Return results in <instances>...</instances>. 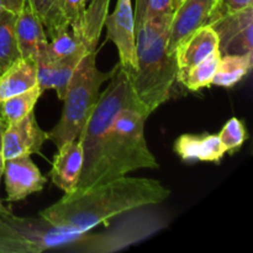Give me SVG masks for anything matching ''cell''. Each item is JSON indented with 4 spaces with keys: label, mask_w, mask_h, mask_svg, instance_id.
Instances as JSON below:
<instances>
[{
    "label": "cell",
    "mask_w": 253,
    "mask_h": 253,
    "mask_svg": "<svg viewBox=\"0 0 253 253\" xmlns=\"http://www.w3.org/2000/svg\"><path fill=\"white\" fill-rule=\"evenodd\" d=\"M169 195L170 190L160 180L123 175L64 193L58 202L40 211V216L56 226L85 234L132 210L161 204Z\"/></svg>",
    "instance_id": "6da1fadb"
},
{
    "label": "cell",
    "mask_w": 253,
    "mask_h": 253,
    "mask_svg": "<svg viewBox=\"0 0 253 253\" xmlns=\"http://www.w3.org/2000/svg\"><path fill=\"white\" fill-rule=\"evenodd\" d=\"M172 16L173 14L146 20L136 32L137 68L127 77L148 115L169 100L178 82L175 56L167 51Z\"/></svg>",
    "instance_id": "7a4b0ae2"
},
{
    "label": "cell",
    "mask_w": 253,
    "mask_h": 253,
    "mask_svg": "<svg viewBox=\"0 0 253 253\" xmlns=\"http://www.w3.org/2000/svg\"><path fill=\"white\" fill-rule=\"evenodd\" d=\"M123 109H133L148 118V113L131 88L128 77L119 66L108 88L100 93L98 103L84 125L78 141L83 148V169L77 188L94 185L103 161L104 145L108 131Z\"/></svg>",
    "instance_id": "3957f363"
},
{
    "label": "cell",
    "mask_w": 253,
    "mask_h": 253,
    "mask_svg": "<svg viewBox=\"0 0 253 253\" xmlns=\"http://www.w3.org/2000/svg\"><path fill=\"white\" fill-rule=\"evenodd\" d=\"M146 116L133 109H123L108 131L103 161L94 185L123 177L143 168H158L145 137ZM91 187V185H90Z\"/></svg>",
    "instance_id": "277c9868"
},
{
    "label": "cell",
    "mask_w": 253,
    "mask_h": 253,
    "mask_svg": "<svg viewBox=\"0 0 253 253\" xmlns=\"http://www.w3.org/2000/svg\"><path fill=\"white\" fill-rule=\"evenodd\" d=\"M103 72L96 66V52L88 53L82 58L72 76L63 101V110L57 125L47 132L48 140L57 148L64 143L78 140L84 125L100 98V88L118 71Z\"/></svg>",
    "instance_id": "5b68a950"
},
{
    "label": "cell",
    "mask_w": 253,
    "mask_h": 253,
    "mask_svg": "<svg viewBox=\"0 0 253 253\" xmlns=\"http://www.w3.org/2000/svg\"><path fill=\"white\" fill-rule=\"evenodd\" d=\"M123 222L108 227L106 231L93 234L85 232L74 244L67 249L84 252H114L120 251L132 244L142 241L167 225V220L160 212L148 211L147 208L132 210Z\"/></svg>",
    "instance_id": "8992f818"
},
{
    "label": "cell",
    "mask_w": 253,
    "mask_h": 253,
    "mask_svg": "<svg viewBox=\"0 0 253 253\" xmlns=\"http://www.w3.org/2000/svg\"><path fill=\"white\" fill-rule=\"evenodd\" d=\"M12 230L31 246L34 253L64 249L78 241L84 234L59 227L41 217H20L11 214L5 216Z\"/></svg>",
    "instance_id": "52a82bcc"
},
{
    "label": "cell",
    "mask_w": 253,
    "mask_h": 253,
    "mask_svg": "<svg viewBox=\"0 0 253 253\" xmlns=\"http://www.w3.org/2000/svg\"><path fill=\"white\" fill-rule=\"evenodd\" d=\"M104 27L106 29V40L118 48L119 66L127 76H131L137 68L132 0H118L115 10L106 16Z\"/></svg>",
    "instance_id": "ba28073f"
},
{
    "label": "cell",
    "mask_w": 253,
    "mask_h": 253,
    "mask_svg": "<svg viewBox=\"0 0 253 253\" xmlns=\"http://www.w3.org/2000/svg\"><path fill=\"white\" fill-rule=\"evenodd\" d=\"M208 25L217 36L220 56L253 53V6L219 15Z\"/></svg>",
    "instance_id": "9c48e42d"
},
{
    "label": "cell",
    "mask_w": 253,
    "mask_h": 253,
    "mask_svg": "<svg viewBox=\"0 0 253 253\" xmlns=\"http://www.w3.org/2000/svg\"><path fill=\"white\" fill-rule=\"evenodd\" d=\"M217 4L219 0H183L170 20L167 51L174 54L180 42L198 29L209 24Z\"/></svg>",
    "instance_id": "30bf717a"
},
{
    "label": "cell",
    "mask_w": 253,
    "mask_h": 253,
    "mask_svg": "<svg viewBox=\"0 0 253 253\" xmlns=\"http://www.w3.org/2000/svg\"><path fill=\"white\" fill-rule=\"evenodd\" d=\"M2 175L7 202H19L43 189L47 178L42 175L29 155L4 161Z\"/></svg>",
    "instance_id": "8fae6325"
},
{
    "label": "cell",
    "mask_w": 253,
    "mask_h": 253,
    "mask_svg": "<svg viewBox=\"0 0 253 253\" xmlns=\"http://www.w3.org/2000/svg\"><path fill=\"white\" fill-rule=\"evenodd\" d=\"M48 140L46 131L39 126L34 111L21 120L7 125L2 137L1 158L4 161L25 155L41 153L44 141Z\"/></svg>",
    "instance_id": "7c38bea8"
},
{
    "label": "cell",
    "mask_w": 253,
    "mask_h": 253,
    "mask_svg": "<svg viewBox=\"0 0 253 253\" xmlns=\"http://www.w3.org/2000/svg\"><path fill=\"white\" fill-rule=\"evenodd\" d=\"M109 4L110 0H89L85 10L69 25L72 35L85 54L96 52Z\"/></svg>",
    "instance_id": "4fadbf2b"
},
{
    "label": "cell",
    "mask_w": 253,
    "mask_h": 253,
    "mask_svg": "<svg viewBox=\"0 0 253 253\" xmlns=\"http://www.w3.org/2000/svg\"><path fill=\"white\" fill-rule=\"evenodd\" d=\"M83 148L78 140L64 143L57 148L49 175L52 183L63 190L64 193H72L78 187L83 169Z\"/></svg>",
    "instance_id": "5bb4252c"
},
{
    "label": "cell",
    "mask_w": 253,
    "mask_h": 253,
    "mask_svg": "<svg viewBox=\"0 0 253 253\" xmlns=\"http://www.w3.org/2000/svg\"><path fill=\"white\" fill-rule=\"evenodd\" d=\"M17 47L21 58L35 59L46 49L48 43L44 27L30 2L25 0L15 24Z\"/></svg>",
    "instance_id": "9a60e30c"
},
{
    "label": "cell",
    "mask_w": 253,
    "mask_h": 253,
    "mask_svg": "<svg viewBox=\"0 0 253 253\" xmlns=\"http://www.w3.org/2000/svg\"><path fill=\"white\" fill-rule=\"evenodd\" d=\"M219 52V41L214 30L205 25L180 42L174 51L178 76Z\"/></svg>",
    "instance_id": "2e32d148"
},
{
    "label": "cell",
    "mask_w": 253,
    "mask_h": 253,
    "mask_svg": "<svg viewBox=\"0 0 253 253\" xmlns=\"http://www.w3.org/2000/svg\"><path fill=\"white\" fill-rule=\"evenodd\" d=\"M174 151L183 161H204L219 163L226 155L219 135H192L184 133L174 142Z\"/></svg>",
    "instance_id": "e0dca14e"
},
{
    "label": "cell",
    "mask_w": 253,
    "mask_h": 253,
    "mask_svg": "<svg viewBox=\"0 0 253 253\" xmlns=\"http://www.w3.org/2000/svg\"><path fill=\"white\" fill-rule=\"evenodd\" d=\"M37 84L36 64L32 58H20L0 74V104L29 90Z\"/></svg>",
    "instance_id": "ac0fdd59"
},
{
    "label": "cell",
    "mask_w": 253,
    "mask_h": 253,
    "mask_svg": "<svg viewBox=\"0 0 253 253\" xmlns=\"http://www.w3.org/2000/svg\"><path fill=\"white\" fill-rule=\"evenodd\" d=\"M252 64L253 53L220 56L219 66L212 79V84L222 88H231L249 74Z\"/></svg>",
    "instance_id": "d6986e66"
},
{
    "label": "cell",
    "mask_w": 253,
    "mask_h": 253,
    "mask_svg": "<svg viewBox=\"0 0 253 253\" xmlns=\"http://www.w3.org/2000/svg\"><path fill=\"white\" fill-rule=\"evenodd\" d=\"M16 17L17 14L7 10L0 14V74L21 58L15 34Z\"/></svg>",
    "instance_id": "ffe728a7"
},
{
    "label": "cell",
    "mask_w": 253,
    "mask_h": 253,
    "mask_svg": "<svg viewBox=\"0 0 253 253\" xmlns=\"http://www.w3.org/2000/svg\"><path fill=\"white\" fill-rule=\"evenodd\" d=\"M42 21L48 40L69 29L63 14L62 0H27Z\"/></svg>",
    "instance_id": "44dd1931"
},
{
    "label": "cell",
    "mask_w": 253,
    "mask_h": 253,
    "mask_svg": "<svg viewBox=\"0 0 253 253\" xmlns=\"http://www.w3.org/2000/svg\"><path fill=\"white\" fill-rule=\"evenodd\" d=\"M42 93L43 91L36 84L29 90L22 91L17 95L6 99L0 104V116L7 125L21 120L31 111H34L35 105L37 104Z\"/></svg>",
    "instance_id": "7402d4cb"
},
{
    "label": "cell",
    "mask_w": 253,
    "mask_h": 253,
    "mask_svg": "<svg viewBox=\"0 0 253 253\" xmlns=\"http://www.w3.org/2000/svg\"><path fill=\"white\" fill-rule=\"evenodd\" d=\"M220 62V53H214L200 63L178 76V82L189 90L197 91L199 89L212 85V79L216 73Z\"/></svg>",
    "instance_id": "603a6c76"
},
{
    "label": "cell",
    "mask_w": 253,
    "mask_h": 253,
    "mask_svg": "<svg viewBox=\"0 0 253 253\" xmlns=\"http://www.w3.org/2000/svg\"><path fill=\"white\" fill-rule=\"evenodd\" d=\"M219 135L220 141L224 145L226 153H234L241 148L249 137L246 126L240 119L232 118L221 128Z\"/></svg>",
    "instance_id": "cb8c5ba5"
},
{
    "label": "cell",
    "mask_w": 253,
    "mask_h": 253,
    "mask_svg": "<svg viewBox=\"0 0 253 253\" xmlns=\"http://www.w3.org/2000/svg\"><path fill=\"white\" fill-rule=\"evenodd\" d=\"M5 216L0 215V253H34L31 246L10 227Z\"/></svg>",
    "instance_id": "d4e9b609"
},
{
    "label": "cell",
    "mask_w": 253,
    "mask_h": 253,
    "mask_svg": "<svg viewBox=\"0 0 253 253\" xmlns=\"http://www.w3.org/2000/svg\"><path fill=\"white\" fill-rule=\"evenodd\" d=\"M172 0H147L145 11V21L148 19L166 16L173 14Z\"/></svg>",
    "instance_id": "484cf974"
},
{
    "label": "cell",
    "mask_w": 253,
    "mask_h": 253,
    "mask_svg": "<svg viewBox=\"0 0 253 253\" xmlns=\"http://www.w3.org/2000/svg\"><path fill=\"white\" fill-rule=\"evenodd\" d=\"M250 6H253V0H219V4L212 12L210 21L221 14L239 11V10H244Z\"/></svg>",
    "instance_id": "4316f807"
},
{
    "label": "cell",
    "mask_w": 253,
    "mask_h": 253,
    "mask_svg": "<svg viewBox=\"0 0 253 253\" xmlns=\"http://www.w3.org/2000/svg\"><path fill=\"white\" fill-rule=\"evenodd\" d=\"M88 2L89 0H62L63 14L69 25L85 10Z\"/></svg>",
    "instance_id": "83f0119b"
},
{
    "label": "cell",
    "mask_w": 253,
    "mask_h": 253,
    "mask_svg": "<svg viewBox=\"0 0 253 253\" xmlns=\"http://www.w3.org/2000/svg\"><path fill=\"white\" fill-rule=\"evenodd\" d=\"M147 0H135V6H133V19H135V30H137L145 22V11Z\"/></svg>",
    "instance_id": "f1b7e54d"
},
{
    "label": "cell",
    "mask_w": 253,
    "mask_h": 253,
    "mask_svg": "<svg viewBox=\"0 0 253 253\" xmlns=\"http://www.w3.org/2000/svg\"><path fill=\"white\" fill-rule=\"evenodd\" d=\"M24 2L25 0H0V14L4 10L19 14Z\"/></svg>",
    "instance_id": "f546056e"
},
{
    "label": "cell",
    "mask_w": 253,
    "mask_h": 253,
    "mask_svg": "<svg viewBox=\"0 0 253 253\" xmlns=\"http://www.w3.org/2000/svg\"><path fill=\"white\" fill-rule=\"evenodd\" d=\"M2 170H4V160L0 157V182H1ZM10 212L11 211H10V210L7 209L4 204H2V200H1V198H0V215H7V214H10Z\"/></svg>",
    "instance_id": "4dcf8cb0"
},
{
    "label": "cell",
    "mask_w": 253,
    "mask_h": 253,
    "mask_svg": "<svg viewBox=\"0 0 253 253\" xmlns=\"http://www.w3.org/2000/svg\"><path fill=\"white\" fill-rule=\"evenodd\" d=\"M7 127V124L2 120L0 116V157H1V148H2V137H4V132Z\"/></svg>",
    "instance_id": "1f68e13d"
},
{
    "label": "cell",
    "mask_w": 253,
    "mask_h": 253,
    "mask_svg": "<svg viewBox=\"0 0 253 253\" xmlns=\"http://www.w3.org/2000/svg\"><path fill=\"white\" fill-rule=\"evenodd\" d=\"M183 2V0H172V7H173V11H174L175 9H177L178 6H179L180 4Z\"/></svg>",
    "instance_id": "d6a6232c"
}]
</instances>
